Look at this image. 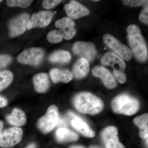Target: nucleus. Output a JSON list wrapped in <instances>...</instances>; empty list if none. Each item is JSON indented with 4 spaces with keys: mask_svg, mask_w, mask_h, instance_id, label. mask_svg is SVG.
<instances>
[{
    "mask_svg": "<svg viewBox=\"0 0 148 148\" xmlns=\"http://www.w3.org/2000/svg\"><path fill=\"white\" fill-rule=\"evenodd\" d=\"M73 103L75 108L83 114L94 115L99 113L104 108L103 101L88 92H82L74 97Z\"/></svg>",
    "mask_w": 148,
    "mask_h": 148,
    "instance_id": "1",
    "label": "nucleus"
},
{
    "mask_svg": "<svg viewBox=\"0 0 148 148\" xmlns=\"http://www.w3.org/2000/svg\"><path fill=\"white\" fill-rule=\"evenodd\" d=\"M127 40L132 53L138 61L144 62L147 58V48L140 28L135 24H132L127 27Z\"/></svg>",
    "mask_w": 148,
    "mask_h": 148,
    "instance_id": "2",
    "label": "nucleus"
},
{
    "mask_svg": "<svg viewBox=\"0 0 148 148\" xmlns=\"http://www.w3.org/2000/svg\"><path fill=\"white\" fill-rule=\"evenodd\" d=\"M138 99L127 94L116 96L112 102V108L116 113L131 116L136 113L140 108Z\"/></svg>",
    "mask_w": 148,
    "mask_h": 148,
    "instance_id": "3",
    "label": "nucleus"
},
{
    "mask_svg": "<svg viewBox=\"0 0 148 148\" xmlns=\"http://www.w3.org/2000/svg\"><path fill=\"white\" fill-rule=\"evenodd\" d=\"M59 118L58 108L52 105L49 107L45 114L38 119L37 126L43 133H48L57 126Z\"/></svg>",
    "mask_w": 148,
    "mask_h": 148,
    "instance_id": "4",
    "label": "nucleus"
},
{
    "mask_svg": "<svg viewBox=\"0 0 148 148\" xmlns=\"http://www.w3.org/2000/svg\"><path fill=\"white\" fill-rule=\"evenodd\" d=\"M23 130L18 127H12L5 130L0 134V147L10 148L21 142Z\"/></svg>",
    "mask_w": 148,
    "mask_h": 148,
    "instance_id": "5",
    "label": "nucleus"
},
{
    "mask_svg": "<svg viewBox=\"0 0 148 148\" xmlns=\"http://www.w3.org/2000/svg\"><path fill=\"white\" fill-rule=\"evenodd\" d=\"M104 42L122 59L129 61L132 57V52L125 45L110 34H106L103 36Z\"/></svg>",
    "mask_w": 148,
    "mask_h": 148,
    "instance_id": "6",
    "label": "nucleus"
},
{
    "mask_svg": "<svg viewBox=\"0 0 148 148\" xmlns=\"http://www.w3.org/2000/svg\"><path fill=\"white\" fill-rule=\"evenodd\" d=\"M44 52L41 49L32 48L24 51L17 57L18 62L25 65L36 66L42 61Z\"/></svg>",
    "mask_w": 148,
    "mask_h": 148,
    "instance_id": "7",
    "label": "nucleus"
},
{
    "mask_svg": "<svg viewBox=\"0 0 148 148\" xmlns=\"http://www.w3.org/2000/svg\"><path fill=\"white\" fill-rule=\"evenodd\" d=\"M30 19L29 14L24 13L12 19L9 25V36L13 38L20 36L26 31Z\"/></svg>",
    "mask_w": 148,
    "mask_h": 148,
    "instance_id": "8",
    "label": "nucleus"
},
{
    "mask_svg": "<svg viewBox=\"0 0 148 148\" xmlns=\"http://www.w3.org/2000/svg\"><path fill=\"white\" fill-rule=\"evenodd\" d=\"M73 51L74 53L81 58H85L88 62L93 61L97 54L95 45L90 42H75L73 45Z\"/></svg>",
    "mask_w": 148,
    "mask_h": 148,
    "instance_id": "9",
    "label": "nucleus"
},
{
    "mask_svg": "<svg viewBox=\"0 0 148 148\" xmlns=\"http://www.w3.org/2000/svg\"><path fill=\"white\" fill-rule=\"evenodd\" d=\"M101 138L106 148H125L119 142L117 128L115 126H108L103 130Z\"/></svg>",
    "mask_w": 148,
    "mask_h": 148,
    "instance_id": "10",
    "label": "nucleus"
},
{
    "mask_svg": "<svg viewBox=\"0 0 148 148\" xmlns=\"http://www.w3.org/2000/svg\"><path fill=\"white\" fill-rule=\"evenodd\" d=\"M53 16V12L49 11H42L34 14L29 19L27 29L47 27L50 23Z\"/></svg>",
    "mask_w": 148,
    "mask_h": 148,
    "instance_id": "11",
    "label": "nucleus"
},
{
    "mask_svg": "<svg viewBox=\"0 0 148 148\" xmlns=\"http://www.w3.org/2000/svg\"><path fill=\"white\" fill-rule=\"evenodd\" d=\"M64 10L69 18L78 19L86 16L90 14L87 8L75 1H71L64 6Z\"/></svg>",
    "mask_w": 148,
    "mask_h": 148,
    "instance_id": "12",
    "label": "nucleus"
},
{
    "mask_svg": "<svg viewBox=\"0 0 148 148\" xmlns=\"http://www.w3.org/2000/svg\"><path fill=\"white\" fill-rule=\"evenodd\" d=\"M101 63L107 66H111L114 70L124 71L126 64L122 58L112 52L105 53L101 58Z\"/></svg>",
    "mask_w": 148,
    "mask_h": 148,
    "instance_id": "13",
    "label": "nucleus"
},
{
    "mask_svg": "<svg viewBox=\"0 0 148 148\" xmlns=\"http://www.w3.org/2000/svg\"><path fill=\"white\" fill-rule=\"evenodd\" d=\"M92 73L94 76L101 78L105 86L109 89H113L116 86V83L112 75L104 67H95L92 70Z\"/></svg>",
    "mask_w": 148,
    "mask_h": 148,
    "instance_id": "14",
    "label": "nucleus"
},
{
    "mask_svg": "<svg viewBox=\"0 0 148 148\" xmlns=\"http://www.w3.org/2000/svg\"><path fill=\"white\" fill-rule=\"evenodd\" d=\"M33 83L35 90L38 93H45L49 88V78L45 73H40L35 75Z\"/></svg>",
    "mask_w": 148,
    "mask_h": 148,
    "instance_id": "15",
    "label": "nucleus"
},
{
    "mask_svg": "<svg viewBox=\"0 0 148 148\" xmlns=\"http://www.w3.org/2000/svg\"><path fill=\"white\" fill-rule=\"evenodd\" d=\"M89 70V62L85 58H81L74 64L73 74L76 78L80 79L87 75Z\"/></svg>",
    "mask_w": 148,
    "mask_h": 148,
    "instance_id": "16",
    "label": "nucleus"
},
{
    "mask_svg": "<svg viewBox=\"0 0 148 148\" xmlns=\"http://www.w3.org/2000/svg\"><path fill=\"white\" fill-rule=\"evenodd\" d=\"M8 122L15 127L24 125L27 122V117L23 111L18 108H14L11 114L6 116Z\"/></svg>",
    "mask_w": 148,
    "mask_h": 148,
    "instance_id": "17",
    "label": "nucleus"
},
{
    "mask_svg": "<svg viewBox=\"0 0 148 148\" xmlns=\"http://www.w3.org/2000/svg\"><path fill=\"white\" fill-rule=\"evenodd\" d=\"M50 76L53 82L68 83L73 79V74L66 69H53L51 71Z\"/></svg>",
    "mask_w": 148,
    "mask_h": 148,
    "instance_id": "18",
    "label": "nucleus"
},
{
    "mask_svg": "<svg viewBox=\"0 0 148 148\" xmlns=\"http://www.w3.org/2000/svg\"><path fill=\"white\" fill-rule=\"evenodd\" d=\"M56 138L59 143H67L77 141L79 139V135L66 127H61L56 131Z\"/></svg>",
    "mask_w": 148,
    "mask_h": 148,
    "instance_id": "19",
    "label": "nucleus"
},
{
    "mask_svg": "<svg viewBox=\"0 0 148 148\" xmlns=\"http://www.w3.org/2000/svg\"><path fill=\"white\" fill-rule=\"evenodd\" d=\"M72 127L82 135L92 138L95 136V132L84 121L78 119H73L71 121Z\"/></svg>",
    "mask_w": 148,
    "mask_h": 148,
    "instance_id": "20",
    "label": "nucleus"
},
{
    "mask_svg": "<svg viewBox=\"0 0 148 148\" xmlns=\"http://www.w3.org/2000/svg\"><path fill=\"white\" fill-rule=\"evenodd\" d=\"M133 122L140 129V136L146 139L148 136V114L146 113L136 117Z\"/></svg>",
    "mask_w": 148,
    "mask_h": 148,
    "instance_id": "21",
    "label": "nucleus"
},
{
    "mask_svg": "<svg viewBox=\"0 0 148 148\" xmlns=\"http://www.w3.org/2000/svg\"><path fill=\"white\" fill-rule=\"evenodd\" d=\"M71 56L69 51L59 50L53 52L49 56V60L51 63L65 64L70 62Z\"/></svg>",
    "mask_w": 148,
    "mask_h": 148,
    "instance_id": "22",
    "label": "nucleus"
},
{
    "mask_svg": "<svg viewBox=\"0 0 148 148\" xmlns=\"http://www.w3.org/2000/svg\"><path fill=\"white\" fill-rule=\"evenodd\" d=\"M13 79V74L9 70L0 72V91L8 87Z\"/></svg>",
    "mask_w": 148,
    "mask_h": 148,
    "instance_id": "23",
    "label": "nucleus"
},
{
    "mask_svg": "<svg viewBox=\"0 0 148 148\" xmlns=\"http://www.w3.org/2000/svg\"><path fill=\"white\" fill-rule=\"evenodd\" d=\"M55 25L56 27L60 29L67 27H74L75 23L71 18L65 17L57 20L56 21Z\"/></svg>",
    "mask_w": 148,
    "mask_h": 148,
    "instance_id": "24",
    "label": "nucleus"
},
{
    "mask_svg": "<svg viewBox=\"0 0 148 148\" xmlns=\"http://www.w3.org/2000/svg\"><path fill=\"white\" fill-rule=\"evenodd\" d=\"M33 2V1L27 0H8L6 1V4L8 6L10 7H18L25 8L29 6Z\"/></svg>",
    "mask_w": 148,
    "mask_h": 148,
    "instance_id": "25",
    "label": "nucleus"
},
{
    "mask_svg": "<svg viewBox=\"0 0 148 148\" xmlns=\"http://www.w3.org/2000/svg\"><path fill=\"white\" fill-rule=\"evenodd\" d=\"M47 38L48 40L51 43H58L61 42L63 37L60 31L53 30L48 33Z\"/></svg>",
    "mask_w": 148,
    "mask_h": 148,
    "instance_id": "26",
    "label": "nucleus"
},
{
    "mask_svg": "<svg viewBox=\"0 0 148 148\" xmlns=\"http://www.w3.org/2000/svg\"><path fill=\"white\" fill-rule=\"evenodd\" d=\"M63 38L66 40H70L73 38L77 33V30L75 27H67L59 30Z\"/></svg>",
    "mask_w": 148,
    "mask_h": 148,
    "instance_id": "27",
    "label": "nucleus"
},
{
    "mask_svg": "<svg viewBox=\"0 0 148 148\" xmlns=\"http://www.w3.org/2000/svg\"><path fill=\"white\" fill-rule=\"evenodd\" d=\"M148 1L144 4V8L139 15V19L143 23L148 24Z\"/></svg>",
    "mask_w": 148,
    "mask_h": 148,
    "instance_id": "28",
    "label": "nucleus"
},
{
    "mask_svg": "<svg viewBox=\"0 0 148 148\" xmlns=\"http://www.w3.org/2000/svg\"><path fill=\"white\" fill-rule=\"evenodd\" d=\"M62 1H58V0H53V1H49V0H45L42 2V6L44 8L47 9H49L53 8L60 3Z\"/></svg>",
    "mask_w": 148,
    "mask_h": 148,
    "instance_id": "29",
    "label": "nucleus"
},
{
    "mask_svg": "<svg viewBox=\"0 0 148 148\" xmlns=\"http://www.w3.org/2000/svg\"><path fill=\"white\" fill-rule=\"evenodd\" d=\"M114 75L118 81L121 84L124 83L126 81V77L124 71L114 70Z\"/></svg>",
    "mask_w": 148,
    "mask_h": 148,
    "instance_id": "30",
    "label": "nucleus"
},
{
    "mask_svg": "<svg viewBox=\"0 0 148 148\" xmlns=\"http://www.w3.org/2000/svg\"><path fill=\"white\" fill-rule=\"evenodd\" d=\"M11 61L10 56L7 55H0V70L8 65Z\"/></svg>",
    "mask_w": 148,
    "mask_h": 148,
    "instance_id": "31",
    "label": "nucleus"
},
{
    "mask_svg": "<svg viewBox=\"0 0 148 148\" xmlns=\"http://www.w3.org/2000/svg\"><path fill=\"white\" fill-rule=\"evenodd\" d=\"M147 1H143V0H139V1H137V0H126V1H123V2L124 4L126 5L130 6L135 7V6H139L142 5L144 4Z\"/></svg>",
    "mask_w": 148,
    "mask_h": 148,
    "instance_id": "32",
    "label": "nucleus"
},
{
    "mask_svg": "<svg viewBox=\"0 0 148 148\" xmlns=\"http://www.w3.org/2000/svg\"><path fill=\"white\" fill-rule=\"evenodd\" d=\"M7 104V100L5 97L0 95V108H4Z\"/></svg>",
    "mask_w": 148,
    "mask_h": 148,
    "instance_id": "33",
    "label": "nucleus"
},
{
    "mask_svg": "<svg viewBox=\"0 0 148 148\" xmlns=\"http://www.w3.org/2000/svg\"><path fill=\"white\" fill-rule=\"evenodd\" d=\"M57 125H58V127H64L67 125V123H66V121L64 119L59 118V121H58Z\"/></svg>",
    "mask_w": 148,
    "mask_h": 148,
    "instance_id": "34",
    "label": "nucleus"
},
{
    "mask_svg": "<svg viewBox=\"0 0 148 148\" xmlns=\"http://www.w3.org/2000/svg\"><path fill=\"white\" fill-rule=\"evenodd\" d=\"M68 113H69V114L70 116L72 117H73V118L74 119L80 120H82L83 121V119L81 118L80 117L78 116L77 115L75 114H74V113L72 112H68Z\"/></svg>",
    "mask_w": 148,
    "mask_h": 148,
    "instance_id": "35",
    "label": "nucleus"
},
{
    "mask_svg": "<svg viewBox=\"0 0 148 148\" xmlns=\"http://www.w3.org/2000/svg\"><path fill=\"white\" fill-rule=\"evenodd\" d=\"M4 123L2 121L0 120V134L2 133Z\"/></svg>",
    "mask_w": 148,
    "mask_h": 148,
    "instance_id": "36",
    "label": "nucleus"
},
{
    "mask_svg": "<svg viewBox=\"0 0 148 148\" xmlns=\"http://www.w3.org/2000/svg\"><path fill=\"white\" fill-rule=\"evenodd\" d=\"M36 146L35 143H31L25 148H36Z\"/></svg>",
    "mask_w": 148,
    "mask_h": 148,
    "instance_id": "37",
    "label": "nucleus"
},
{
    "mask_svg": "<svg viewBox=\"0 0 148 148\" xmlns=\"http://www.w3.org/2000/svg\"><path fill=\"white\" fill-rule=\"evenodd\" d=\"M69 148H86L84 147H83V146L80 145H74L71 146Z\"/></svg>",
    "mask_w": 148,
    "mask_h": 148,
    "instance_id": "38",
    "label": "nucleus"
},
{
    "mask_svg": "<svg viewBox=\"0 0 148 148\" xmlns=\"http://www.w3.org/2000/svg\"><path fill=\"white\" fill-rule=\"evenodd\" d=\"M90 148H99L97 147H95V146H92V147H90Z\"/></svg>",
    "mask_w": 148,
    "mask_h": 148,
    "instance_id": "39",
    "label": "nucleus"
},
{
    "mask_svg": "<svg viewBox=\"0 0 148 148\" xmlns=\"http://www.w3.org/2000/svg\"><path fill=\"white\" fill-rule=\"evenodd\" d=\"M97 1V0H94V1Z\"/></svg>",
    "mask_w": 148,
    "mask_h": 148,
    "instance_id": "40",
    "label": "nucleus"
},
{
    "mask_svg": "<svg viewBox=\"0 0 148 148\" xmlns=\"http://www.w3.org/2000/svg\"><path fill=\"white\" fill-rule=\"evenodd\" d=\"M2 1H0V2H1Z\"/></svg>",
    "mask_w": 148,
    "mask_h": 148,
    "instance_id": "41",
    "label": "nucleus"
}]
</instances>
